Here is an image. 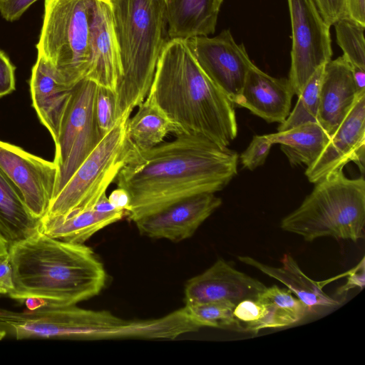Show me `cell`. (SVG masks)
Wrapping results in <instances>:
<instances>
[{
  "label": "cell",
  "mask_w": 365,
  "mask_h": 365,
  "mask_svg": "<svg viewBox=\"0 0 365 365\" xmlns=\"http://www.w3.org/2000/svg\"><path fill=\"white\" fill-rule=\"evenodd\" d=\"M164 1L165 2V4H166L169 3L170 1H171L172 0H164Z\"/></svg>",
  "instance_id": "cell-43"
},
{
  "label": "cell",
  "mask_w": 365,
  "mask_h": 365,
  "mask_svg": "<svg viewBox=\"0 0 365 365\" xmlns=\"http://www.w3.org/2000/svg\"><path fill=\"white\" fill-rule=\"evenodd\" d=\"M138 107L126 125L128 139L135 150L150 149L163 142L168 134L180 133L150 97L147 96Z\"/></svg>",
  "instance_id": "cell-24"
},
{
  "label": "cell",
  "mask_w": 365,
  "mask_h": 365,
  "mask_svg": "<svg viewBox=\"0 0 365 365\" xmlns=\"http://www.w3.org/2000/svg\"><path fill=\"white\" fill-rule=\"evenodd\" d=\"M294 91L287 78L272 77L253 64L237 106L268 123H282L290 113Z\"/></svg>",
  "instance_id": "cell-17"
},
{
  "label": "cell",
  "mask_w": 365,
  "mask_h": 365,
  "mask_svg": "<svg viewBox=\"0 0 365 365\" xmlns=\"http://www.w3.org/2000/svg\"><path fill=\"white\" fill-rule=\"evenodd\" d=\"M15 70L9 56L0 48V98L15 90Z\"/></svg>",
  "instance_id": "cell-33"
},
{
  "label": "cell",
  "mask_w": 365,
  "mask_h": 365,
  "mask_svg": "<svg viewBox=\"0 0 365 365\" xmlns=\"http://www.w3.org/2000/svg\"><path fill=\"white\" fill-rule=\"evenodd\" d=\"M238 259L281 282L309 311L319 307H331L339 304L336 299L323 291V286L319 282L307 276L289 254L283 256L281 259L282 266L279 267L267 265L248 256H240Z\"/></svg>",
  "instance_id": "cell-20"
},
{
  "label": "cell",
  "mask_w": 365,
  "mask_h": 365,
  "mask_svg": "<svg viewBox=\"0 0 365 365\" xmlns=\"http://www.w3.org/2000/svg\"><path fill=\"white\" fill-rule=\"evenodd\" d=\"M14 289L13 270L9 256H0V294L9 295Z\"/></svg>",
  "instance_id": "cell-35"
},
{
  "label": "cell",
  "mask_w": 365,
  "mask_h": 365,
  "mask_svg": "<svg viewBox=\"0 0 365 365\" xmlns=\"http://www.w3.org/2000/svg\"><path fill=\"white\" fill-rule=\"evenodd\" d=\"M90 52V65L85 78L115 93L121 77V64L109 0H93Z\"/></svg>",
  "instance_id": "cell-15"
},
{
  "label": "cell",
  "mask_w": 365,
  "mask_h": 365,
  "mask_svg": "<svg viewBox=\"0 0 365 365\" xmlns=\"http://www.w3.org/2000/svg\"><path fill=\"white\" fill-rule=\"evenodd\" d=\"M265 309L256 299H247L237 303L233 311L232 329L257 333L262 329Z\"/></svg>",
  "instance_id": "cell-29"
},
{
  "label": "cell",
  "mask_w": 365,
  "mask_h": 365,
  "mask_svg": "<svg viewBox=\"0 0 365 365\" xmlns=\"http://www.w3.org/2000/svg\"><path fill=\"white\" fill-rule=\"evenodd\" d=\"M222 204L215 193H202L144 217L135 224L140 234L174 242L192 237Z\"/></svg>",
  "instance_id": "cell-13"
},
{
  "label": "cell",
  "mask_w": 365,
  "mask_h": 365,
  "mask_svg": "<svg viewBox=\"0 0 365 365\" xmlns=\"http://www.w3.org/2000/svg\"><path fill=\"white\" fill-rule=\"evenodd\" d=\"M365 284L364 257L358 265L352 269L348 274L346 283L339 289L338 294H342L350 289L359 287L362 289Z\"/></svg>",
  "instance_id": "cell-36"
},
{
  "label": "cell",
  "mask_w": 365,
  "mask_h": 365,
  "mask_svg": "<svg viewBox=\"0 0 365 365\" xmlns=\"http://www.w3.org/2000/svg\"><path fill=\"white\" fill-rule=\"evenodd\" d=\"M109 1L121 64L117 120L145 99L168 36L164 0Z\"/></svg>",
  "instance_id": "cell-4"
},
{
  "label": "cell",
  "mask_w": 365,
  "mask_h": 365,
  "mask_svg": "<svg viewBox=\"0 0 365 365\" xmlns=\"http://www.w3.org/2000/svg\"><path fill=\"white\" fill-rule=\"evenodd\" d=\"M134 150L113 182L127 190L133 222L176 202L222 190L237 173L238 155L198 135L180 133Z\"/></svg>",
  "instance_id": "cell-1"
},
{
  "label": "cell",
  "mask_w": 365,
  "mask_h": 365,
  "mask_svg": "<svg viewBox=\"0 0 365 365\" xmlns=\"http://www.w3.org/2000/svg\"><path fill=\"white\" fill-rule=\"evenodd\" d=\"M0 168L17 187L32 215L41 220L48 210L56 187L58 170L53 161L0 140Z\"/></svg>",
  "instance_id": "cell-11"
},
{
  "label": "cell",
  "mask_w": 365,
  "mask_h": 365,
  "mask_svg": "<svg viewBox=\"0 0 365 365\" xmlns=\"http://www.w3.org/2000/svg\"><path fill=\"white\" fill-rule=\"evenodd\" d=\"M364 151L365 93L358 98L318 158L307 168L305 175L310 182L316 183L351 161L357 164L363 174Z\"/></svg>",
  "instance_id": "cell-12"
},
{
  "label": "cell",
  "mask_w": 365,
  "mask_h": 365,
  "mask_svg": "<svg viewBox=\"0 0 365 365\" xmlns=\"http://www.w3.org/2000/svg\"><path fill=\"white\" fill-rule=\"evenodd\" d=\"M38 0H0V14L8 21L18 20Z\"/></svg>",
  "instance_id": "cell-34"
},
{
  "label": "cell",
  "mask_w": 365,
  "mask_h": 365,
  "mask_svg": "<svg viewBox=\"0 0 365 365\" xmlns=\"http://www.w3.org/2000/svg\"><path fill=\"white\" fill-rule=\"evenodd\" d=\"M17 187L0 168V237L8 248L39 230Z\"/></svg>",
  "instance_id": "cell-22"
},
{
  "label": "cell",
  "mask_w": 365,
  "mask_h": 365,
  "mask_svg": "<svg viewBox=\"0 0 365 365\" xmlns=\"http://www.w3.org/2000/svg\"><path fill=\"white\" fill-rule=\"evenodd\" d=\"M126 216L123 210L103 212L89 209L64 217L43 216L39 231L65 242L84 244L94 234Z\"/></svg>",
  "instance_id": "cell-21"
},
{
  "label": "cell",
  "mask_w": 365,
  "mask_h": 365,
  "mask_svg": "<svg viewBox=\"0 0 365 365\" xmlns=\"http://www.w3.org/2000/svg\"><path fill=\"white\" fill-rule=\"evenodd\" d=\"M223 1L172 0L166 4L168 38L213 34Z\"/></svg>",
  "instance_id": "cell-19"
},
{
  "label": "cell",
  "mask_w": 365,
  "mask_h": 365,
  "mask_svg": "<svg viewBox=\"0 0 365 365\" xmlns=\"http://www.w3.org/2000/svg\"><path fill=\"white\" fill-rule=\"evenodd\" d=\"M236 304L215 302L185 305L192 319L202 327L232 329Z\"/></svg>",
  "instance_id": "cell-28"
},
{
  "label": "cell",
  "mask_w": 365,
  "mask_h": 365,
  "mask_svg": "<svg viewBox=\"0 0 365 365\" xmlns=\"http://www.w3.org/2000/svg\"><path fill=\"white\" fill-rule=\"evenodd\" d=\"M116 109L115 93L109 88L98 86L95 113L98 128L103 135L115 125Z\"/></svg>",
  "instance_id": "cell-30"
},
{
  "label": "cell",
  "mask_w": 365,
  "mask_h": 365,
  "mask_svg": "<svg viewBox=\"0 0 365 365\" xmlns=\"http://www.w3.org/2000/svg\"><path fill=\"white\" fill-rule=\"evenodd\" d=\"M352 66L342 55L324 66L319 94L317 122L330 138L358 98Z\"/></svg>",
  "instance_id": "cell-16"
},
{
  "label": "cell",
  "mask_w": 365,
  "mask_h": 365,
  "mask_svg": "<svg viewBox=\"0 0 365 365\" xmlns=\"http://www.w3.org/2000/svg\"><path fill=\"white\" fill-rule=\"evenodd\" d=\"M109 202L115 209L123 210L125 212L130 204L129 193L123 187H117L108 197Z\"/></svg>",
  "instance_id": "cell-38"
},
{
  "label": "cell",
  "mask_w": 365,
  "mask_h": 365,
  "mask_svg": "<svg viewBox=\"0 0 365 365\" xmlns=\"http://www.w3.org/2000/svg\"><path fill=\"white\" fill-rule=\"evenodd\" d=\"M186 40L205 73L237 106L254 64L244 45L235 41L230 29L213 37L200 36Z\"/></svg>",
  "instance_id": "cell-10"
},
{
  "label": "cell",
  "mask_w": 365,
  "mask_h": 365,
  "mask_svg": "<svg viewBox=\"0 0 365 365\" xmlns=\"http://www.w3.org/2000/svg\"><path fill=\"white\" fill-rule=\"evenodd\" d=\"M14 289L10 298L29 309L63 307L98 295L107 274L93 250L51 237L39 230L8 248Z\"/></svg>",
  "instance_id": "cell-2"
},
{
  "label": "cell",
  "mask_w": 365,
  "mask_h": 365,
  "mask_svg": "<svg viewBox=\"0 0 365 365\" xmlns=\"http://www.w3.org/2000/svg\"><path fill=\"white\" fill-rule=\"evenodd\" d=\"M272 145L267 135L253 136L249 146L240 157L243 168L253 170L262 165Z\"/></svg>",
  "instance_id": "cell-31"
},
{
  "label": "cell",
  "mask_w": 365,
  "mask_h": 365,
  "mask_svg": "<svg viewBox=\"0 0 365 365\" xmlns=\"http://www.w3.org/2000/svg\"><path fill=\"white\" fill-rule=\"evenodd\" d=\"M266 287L259 280L219 259L186 282L185 302V305L215 302L237 304L244 299H256Z\"/></svg>",
  "instance_id": "cell-14"
},
{
  "label": "cell",
  "mask_w": 365,
  "mask_h": 365,
  "mask_svg": "<svg viewBox=\"0 0 365 365\" xmlns=\"http://www.w3.org/2000/svg\"><path fill=\"white\" fill-rule=\"evenodd\" d=\"M8 247L6 244L0 237V256L7 254Z\"/></svg>",
  "instance_id": "cell-41"
},
{
  "label": "cell",
  "mask_w": 365,
  "mask_h": 365,
  "mask_svg": "<svg viewBox=\"0 0 365 365\" xmlns=\"http://www.w3.org/2000/svg\"><path fill=\"white\" fill-rule=\"evenodd\" d=\"M315 184L300 206L282 220L280 227L307 242L322 237L354 242L363 239L364 177L350 179L339 169Z\"/></svg>",
  "instance_id": "cell-5"
},
{
  "label": "cell",
  "mask_w": 365,
  "mask_h": 365,
  "mask_svg": "<svg viewBox=\"0 0 365 365\" xmlns=\"http://www.w3.org/2000/svg\"><path fill=\"white\" fill-rule=\"evenodd\" d=\"M352 72L358 93L365 92V69L352 66Z\"/></svg>",
  "instance_id": "cell-39"
},
{
  "label": "cell",
  "mask_w": 365,
  "mask_h": 365,
  "mask_svg": "<svg viewBox=\"0 0 365 365\" xmlns=\"http://www.w3.org/2000/svg\"><path fill=\"white\" fill-rule=\"evenodd\" d=\"M292 29L288 81L297 96L321 66L331 60L330 26L314 0H287Z\"/></svg>",
  "instance_id": "cell-9"
},
{
  "label": "cell",
  "mask_w": 365,
  "mask_h": 365,
  "mask_svg": "<svg viewBox=\"0 0 365 365\" xmlns=\"http://www.w3.org/2000/svg\"><path fill=\"white\" fill-rule=\"evenodd\" d=\"M265 309L262 329L279 328L301 321L309 312L292 292L274 285L266 287L257 297Z\"/></svg>",
  "instance_id": "cell-25"
},
{
  "label": "cell",
  "mask_w": 365,
  "mask_h": 365,
  "mask_svg": "<svg viewBox=\"0 0 365 365\" xmlns=\"http://www.w3.org/2000/svg\"><path fill=\"white\" fill-rule=\"evenodd\" d=\"M333 26L343 56L352 66L365 69V26L349 17L339 19Z\"/></svg>",
  "instance_id": "cell-27"
},
{
  "label": "cell",
  "mask_w": 365,
  "mask_h": 365,
  "mask_svg": "<svg viewBox=\"0 0 365 365\" xmlns=\"http://www.w3.org/2000/svg\"><path fill=\"white\" fill-rule=\"evenodd\" d=\"M93 209L103 212H110L117 210L115 209L109 202L108 198L106 196V193H104L100 197V199L98 200V202H96Z\"/></svg>",
  "instance_id": "cell-40"
},
{
  "label": "cell",
  "mask_w": 365,
  "mask_h": 365,
  "mask_svg": "<svg viewBox=\"0 0 365 365\" xmlns=\"http://www.w3.org/2000/svg\"><path fill=\"white\" fill-rule=\"evenodd\" d=\"M6 336V334L4 331H0V340L4 339Z\"/></svg>",
  "instance_id": "cell-42"
},
{
  "label": "cell",
  "mask_w": 365,
  "mask_h": 365,
  "mask_svg": "<svg viewBox=\"0 0 365 365\" xmlns=\"http://www.w3.org/2000/svg\"><path fill=\"white\" fill-rule=\"evenodd\" d=\"M131 113L127 111L116 120L51 200L44 216L64 217L93 208L134 153L126 134Z\"/></svg>",
  "instance_id": "cell-7"
},
{
  "label": "cell",
  "mask_w": 365,
  "mask_h": 365,
  "mask_svg": "<svg viewBox=\"0 0 365 365\" xmlns=\"http://www.w3.org/2000/svg\"><path fill=\"white\" fill-rule=\"evenodd\" d=\"M93 0H44L37 56L72 88L83 79L91 59L90 24Z\"/></svg>",
  "instance_id": "cell-6"
},
{
  "label": "cell",
  "mask_w": 365,
  "mask_h": 365,
  "mask_svg": "<svg viewBox=\"0 0 365 365\" xmlns=\"http://www.w3.org/2000/svg\"><path fill=\"white\" fill-rule=\"evenodd\" d=\"M71 89L60 80L53 68L43 58L37 56L30 78L32 106L54 143L58 139L61 119Z\"/></svg>",
  "instance_id": "cell-18"
},
{
  "label": "cell",
  "mask_w": 365,
  "mask_h": 365,
  "mask_svg": "<svg viewBox=\"0 0 365 365\" xmlns=\"http://www.w3.org/2000/svg\"><path fill=\"white\" fill-rule=\"evenodd\" d=\"M324 66L319 67L307 82L298 96L294 108L279 124L277 131H284L306 123H318L319 94Z\"/></svg>",
  "instance_id": "cell-26"
},
{
  "label": "cell",
  "mask_w": 365,
  "mask_h": 365,
  "mask_svg": "<svg viewBox=\"0 0 365 365\" xmlns=\"http://www.w3.org/2000/svg\"><path fill=\"white\" fill-rule=\"evenodd\" d=\"M326 22L333 26L339 19L346 17V0H314Z\"/></svg>",
  "instance_id": "cell-32"
},
{
  "label": "cell",
  "mask_w": 365,
  "mask_h": 365,
  "mask_svg": "<svg viewBox=\"0 0 365 365\" xmlns=\"http://www.w3.org/2000/svg\"><path fill=\"white\" fill-rule=\"evenodd\" d=\"M98 86L84 78L71 89L58 139L54 143L53 163L57 167L58 175L53 199L105 136L96 118Z\"/></svg>",
  "instance_id": "cell-8"
},
{
  "label": "cell",
  "mask_w": 365,
  "mask_h": 365,
  "mask_svg": "<svg viewBox=\"0 0 365 365\" xmlns=\"http://www.w3.org/2000/svg\"><path fill=\"white\" fill-rule=\"evenodd\" d=\"M273 144H279L292 165H311L329 140L318 123H306L284 131L267 134Z\"/></svg>",
  "instance_id": "cell-23"
},
{
  "label": "cell",
  "mask_w": 365,
  "mask_h": 365,
  "mask_svg": "<svg viewBox=\"0 0 365 365\" xmlns=\"http://www.w3.org/2000/svg\"><path fill=\"white\" fill-rule=\"evenodd\" d=\"M148 96L180 133L223 147L237 135L234 103L203 71L186 39L167 40Z\"/></svg>",
  "instance_id": "cell-3"
},
{
  "label": "cell",
  "mask_w": 365,
  "mask_h": 365,
  "mask_svg": "<svg viewBox=\"0 0 365 365\" xmlns=\"http://www.w3.org/2000/svg\"><path fill=\"white\" fill-rule=\"evenodd\" d=\"M346 17L365 26V0H346Z\"/></svg>",
  "instance_id": "cell-37"
}]
</instances>
